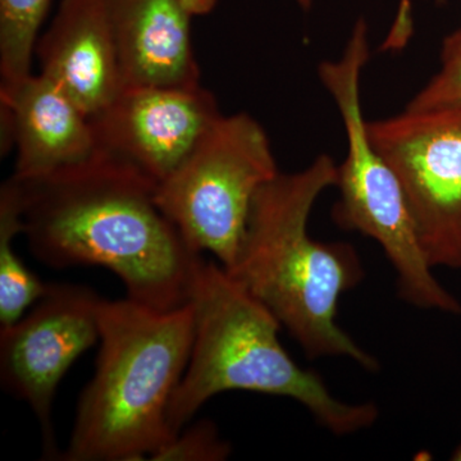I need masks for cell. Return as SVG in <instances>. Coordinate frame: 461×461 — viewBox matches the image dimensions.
<instances>
[{
    "label": "cell",
    "mask_w": 461,
    "mask_h": 461,
    "mask_svg": "<svg viewBox=\"0 0 461 461\" xmlns=\"http://www.w3.org/2000/svg\"><path fill=\"white\" fill-rule=\"evenodd\" d=\"M221 113L217 99L196 86H129L91 115L96 150L156 181L186 159Z\"/></svg>",
    "instance_id": "9c48e42d"
},
{
    "label": "cell",
    "mask_w": 461,
    "mask_h": 461,
    "mask_svg": "<svg viewBox=\"0 0 461 461\" xmlns=\"http://www.w3.org/2000/svg\"><path fill=\"white\" fill-rule=\"evenodd\" d=\"M95 373L77 403L66 461H131L172 441L168 408L189 364L191 302L158 311L126 297L100 299Z\"/></svg>",
    "instance_id": "3957f363"
},
{
    "label": "cell",
    "mask_w": 461,
    "mask_h": 461,
    "mask_svg": "<svg viewBox=\"0 0 461 461\" xmlns=\"http://www.w3.org/2000/svg\"><path fill=\"white\" fill-rule=\"evenodd\" d=\"M339 166L327 154L295 173H278L258 191L236 266L229 272L302 346L312 359L348 357L368 371L377 359L338 323L339 297L364 268L353 245L323 242L308 223L321 194L336 186Z\"/></svg>",
    "instance_id": "7a4b0ae2"
},
{
    "label": "cell",
    "mask_w": 461,
    "mask_h": 461,
    "mask_svg": "<svg viewBox=\"0 0 461 461\" xmlns=\"http://www.w3.org/2000/svg\"><path fill=\"white\" fill-rule=\"evenodd\" d=\"M450 459L454 461H461V441L459 442V445L455 447L453 454H451Z\"/></svg>",
    "instance_id": "d6986e66"
},
{
    "label": "cell",
    "mask_w": 461,
    "mask_h": 461,
    "mask_svg": "<svg viewBox=\"0 0 461 461\" xmlns=\"http://www.w3.org/2000/svg\"><path fill=\"white\" fill-rule=\"evenodd\" d=\"M117 44L124 87L196 86L202 75L193 17L178 0H103Z\"/></svg>",
    "instance_id": "7c38bea8"
},
{
    "label": "cell",
    "mask_w": 461,
    "mask_h": 461,
    "mask_svg": "<svg viewBox=\"0 0 461 461\" xmlns=\"http://www.w3.org/2000/svg\"><path fill=\"white\" fill-rule=\"evenodd\" d=\"M461 104V27L448 33L439 51V68L405 109L426 111Z\"/></svg>",
    "instance_id": "9a60e30c"
},
{
    "label": "cell",
    "mask_w": 461,
    "mask_h": 461,
    "mask_svg": "<svg viewBox=\"0 0 461 461\" xmlns=\"http://www.w3.org/2000/svg\"><path fill=\"white\" fill-rule=\"evenodd\" d=\"M14 178L23 235L41 263L104 267L120 277L129 299L158 311L190 302L202 256L160 211L156 181L99 150L42 177Z\"/></svg>",
    "instance_id": "6da1fadb"
},
{
    "label": "cell",
    "mask_w": 461,
    "mask_h": 461,
    "mask_svg": "<svg viewBox=\"0 0 461 461\" xmlns=\"http://www.w3.org/2000/svg\"><path fill=\"white\" fill-rule=\"evenodd\" d=\"M402 182L433 268H461V104L366 122Z\"/></svg>",
    "instance_id": "52a82bcc"
},
{
    "label": "cell",
    "mask_w": 461,
    "mask_h": 461,
    "mask_svg": "<svg viewBox=\"0 0 461 461\" xmlns=\"http://www.w3.org/2000/svg\"><path fill=\"white\" fill-rule=\"evenodd\" d=\"M369 57L368 36L353 32L339 59L318 67L321 85L338 105L348 141L339 166V199L333 220L378 242L395 269L399 294L406 303L461 314L459 300L433 275L402 182L369 138L360 103V78Z\"/></svg>",
    "instance_id": "5b68a950"
},
{
    "label": "cell",
    "mask_w": 461,
    "mask_h": 461,
    "mask_svg": "<svg viewBox=\"0 0 461 461\" xmlns=\"http://www.w3.org/2000/svg\"><path fill=\"white\" fill-rule=\"evenodd\" d=\"M178 3L191 17L195 18L211 14L218 0H178Z\"/></svg>",
    "instance_id": "e0dca14e"
},
{
    "label": "cell",
    "mask_w": 461,
    "mask_h": 461,
    "mask_svg": "<svg viewBox=\"0 0 461 461\" xmlns=\"http://www.w3.org/2000/svg\"><path fill=\"white\" fill-rule=\"evenodd\" d=\"M23 230L20 186L11 176L0 187V329L20 321L50 287L27 268L14 247Z\"/></svg>",
    "instance_id": "4fadbf2b"
},
{
    "label": "cell",
    "mask_w": 461,
    "mask_h": 461,
    "mask_svg": "<svg viewBox=\"0 0 461 461\" xmlns=\"http://www.w3.org/2000/svg\"><path fill=\"white\" fill-rule=\"evenodd\" d=\"M50 0H0V86L32 75L33 50Z\"/></svg>",
    "instance_id": "5bb4252c"
},
{
    "label": "cell",
    "mask_w": 461,
    "mask_h": 461,
    "mask_svg": "<svg viewBox=\"0 0 461 461\" xmlns=\"http://www.w3.org/2000/svg\"><path fill=\"white\" fill-rule=\"evenodd\" d=\"M437 3L444 2V0H436ZM297 5H300L305 11H308L312 7V0H296Z\"/></svg>",
    "instance_id": "ac0fdd59"
},
{
    "label": "cell",
    "mask_w": 461,
    "mask_h": 461,
    "mask_svg": "<svg viewBox=\"0 0 461 461\" xmlns=\"http://www.w3.org/2000/svg\"><path fill=\"white\" fill-rule=\"evenodd\" d=\"M278 173L262 124L244 112L221 114L186 159L157 185L156 200L194 253L209 251L230 272L253 200Z\"/></svg>",
    "instance_id": "8992f818"
},
{
    "label": "cell",
    "mask_w": 461,
    "mask_h": 461,
    "mask_svg": "<svg viewBox=\"0 0 461 461\" xmlns=\"http://www.w3.org/2000/svg\"><path fill=\"white\" fill-rule=\"evenodd\" d=\"M39 74L58 85L87 117L124 89L117 44L103 0H60L33 50Z\"/></svg>",
    "instance_id": "8fae6325"
},
{
    "label": "cell",
    "mask_w": 461,
    "mask_h": 461,
    "mask_svg": "<svg viewBox=\"0 0 461 461\" xmlns=\"http://www.w3.org/2000/svg\"><path fill=\"white\" fill-rule=\"evenodd\" d=\"M190 302L194 342L169 402L173 438L209 399L236 390L295 400L335 436L354 435L377 421L375 403L341 402L317 373L294 362L278 339L280 321L220 263L200 259Z\"/></svg>",
    "instance_id": "277c9868"
},
{
    "label": "cell",
    "mask_w": 461,
    "mask_h": 461,
    "mask_svg": "<svg viewBox=\"0 0 461 461\" xmlns=\"http://www.w3.org/2000/svg\"><path fill=\"white\" fill-rule=\"evenodd\" d=\"M2 156L16 151L14 177L32 180L78 165L96 151L90 118L41 74L0 86Z\"/></svg>",
    "instance_id": "30bf717a"
},
{
    "label": "cell",
    "mask_w": 461,
    "mask_h": 461,
    "mask_svg": "<svg viewBox=\"0 0 461 461\" xmlns=\"http://www.w3.org/2000/svg\"><path fill=\"white\" fill-rule=\"evenodd\" d=\"M102 297L85 286L50 284L32 311L0 329V381L9 395L29 403L41 424L45 459H60L51 408L72 364L99 342Z\"/></svg>",
    "instance_id": "ba28073f"
},
{
    "label": "cell",
    "mask_w": 461,
    "mask_h": 461,
    "mask_svg": "<svg viewBox=\"0 0 461 461\" xmlns=\"http://www.w3.org/2000/svg\"><path fill=\"white\" fill-rule=\"evenodd\" d=\"M230 454L229 442L220 436L212 421L202 420L182 429L169 444L160 448L151 460L221 461Z\"/></svg>",
    "instance_id": "2e32d148"
}]
</instances>
